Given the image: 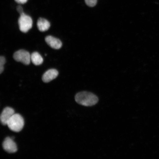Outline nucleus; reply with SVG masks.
Listing matches in <instances>:
<instances>
[{
  "instance_id": "1",
  "label": "nucleus",
  "mask_w": 159,
  "mask_h": 159,
  "mask_svg": "<svg viewBox=\"0 0 159 159\" xmlns=\"http://www.w3.org/2000/svg\"><path fill=\"white\" fill-rule=\"evenodd\" d=\"M75 99L78 104L86 107L93 106L98 101V98L96 95L87 91L77 93L75 95Z\"/></svg>"
},
{
  "instance_id": "2",
  "label": "nucleus",
  "mask_w": 159,
  "mask_h": 159,
  "mask_svg": "<svg viewBox=\"0 0 159 159\" xmlns=\"http://www.w3.org/2000/svg\"><path fill=\"white\" fill-rule=\"evenodd\" d=\"M24 120L21 115L15 114L9 119L7 125L10 130L16 132L21 131L24 126Z\"/></svg>"
},
{
  "instance_id": "3",
  "label": "nucleus",
  "mask_w": 159,
  "mask_h": 159,
  "mask_svg": "<svg viewBox=\"0 0 159 159\" xmlns=\"http://www.w3.org/2000/svg\"><path fill=\"white\" fill-rule=\"evenodd\" d=\"M20 30L23 33H27L33 26V20L30 16L23 13L20 15L18 20Z\"/></svg>"
},
{
  "instance_id": "4",
  "label": "nucleus",
  "mask_w": 159,
  "mask_h": 159,
  "mask_svg": "<svg viewBox=\"0 0 159 159\" xmlns=\"http://www.w3.org/2000/svg\"><path fill=\"white\" fill-rule=\"evenodd\" d=\"M13 58L16 61L20 62L25 65H29L30 63L31 55L25 50H20L14 53Z\"/></svg>"
},
{
  "instance_id": "5",
  "label": "nucleus",
  "mask_w": 159,
  "mask_h": 159,
  "mask_svg": "<svg viewBox=\"0 0 159 159\" xmlns=\"http://www.w3.org/2000/svg\"><path fill=\"white\" fill-rule=\"evenodd\" d=\"M3 148L6 152L9 153H13L17 152L16 144L12 138L7 137L5 139L3 143Z\"/></svg>"
},
{
  "instance_id": "6",
  "label": "nucleus",
  "mask_w": 159,
  "mask_h": 159,
  "mask_svg": "<svg viewBox=\"0 0 159 159\" xmlns=\"http://www.w3.org/2000/svg\"><path fill=\"white\" fill-rule=\"evenodd\" d=\"M15 114L14 110L10 107H7L4 109L0 117L2 124L3 125H7L10 118Z\"/></svg>"
},
{
  "instance_id": "7",
  "label": "nucleus",
  "mask_w": 159,
  "mask_h": 159,
  "mask_svg": "<svg viewBox=\"0 0 159 159\" xmlns=\"http://www.w3.org/2000/svg\"><path fill=\"white\" fill-rule=\"evenodd\" d=\"M45 40L47 44L53 49H59L62 45L60 40L52 36H48L45 38Z\"/></svg>"
},
{
  "instance_id": "8",
  "label": "nucleus",
  "mask_w": 159,
  "mask_h": 159,
  "mask_svg": "<svg viewBox=\"0 0 159 159\" xmlns=\"http://www.w3.org/2000/svg\"><path fill=\"white\" fill-rule=\"evenodd\" d=\"M58 72L55 69H51L46 71L42 77L43 81L45 83H48L56 78Z\"/></svg>"
},
{
  "instance_id": "9",
  "label": "nucleus",
  "mask_w": 159,
  "mask_h": 159,
  "mask_svg": "<svg viewBox=\"0 0 159 159\" xmlns=\"http://www.w3.org/2000/svg\"><path fill=\"white\" fill-rule=\"evenodd\" d=\"M38 28L41 32H44L48 30L50 27V23L46 19L40 18L37 23Z\"/></svg>"
},
{
  "instance_id": "10",
  "label": "nucleus",
  "mask_w": 159,
  "mask_h": 159,
  "mask_svg": "<svg viewBox=\"0 0 159 159\" xmlns=\"http://www.w3.org/2000/svg\"><path fill=\"white\" fill-rule=\"evenodd\" d=\"M31 60L35 65H39L42 64L43 59L41 56L38 52H35L31 55Z\"/></svg>"
},
{
  "instance_id": "11",
  "label": "nucleus",
  "mask_w": 159,
  "mask_h": 159,
  "mask_svg": "<svg viewBox=\"0 0 159 159\" xmlns=\"http://www.w3.org/2000/svg\"><path fill=\"white\" fill-rule=\"evenodd\" d=\"M6 63L5 57L3 56L0 57V73L1 74L4 70V66Z\"/></svg>"
},
{
  "instance_id": "12",
  "label": "nucleus",
  "mask_w": 159,
  "mask_h": 159,
  "mask_svg": "<svg viewBox=\"0 0 159 159\" xmlns=\"http://www.w3.org/2000/svg\"><path fill=\"white\" fill-rule=\"evenodd\" d=\"M85 2L89 7H93L97 5V0H85Z\"/></svg>"
},
{
  "instance_id": "13",
  "label": "nucleus",
  "mask_w": 159,
  "mask_h": 159,
  "mask_svg": "<svg viewBox=\"0 0 159 159\" xmlns=\"http://www.w3.org/2000/svg\"><path fill=\"white\" fill-rule=\"evenodd\" d=\"M17 10L18 13L20 14V15L22 14L23 13H24L23 12V7L20 6H18L17 7Z\"/></svg>"
},
{
  "instance_id": "14",
  "label": "nucleus",
  "mask_w": 159,
  "mask_h": 159,
  "mask_svg": "<svg viewBox=\"0 0 159 159\" xmlns=\"http://www.w3.org/2000/svg\"><path fill=\"white\" fill-rule=\"evenodd\" d=\"M16 2L21 4H24L27 2L28 0H15Z\"/></svg>"
}]
</instances>
